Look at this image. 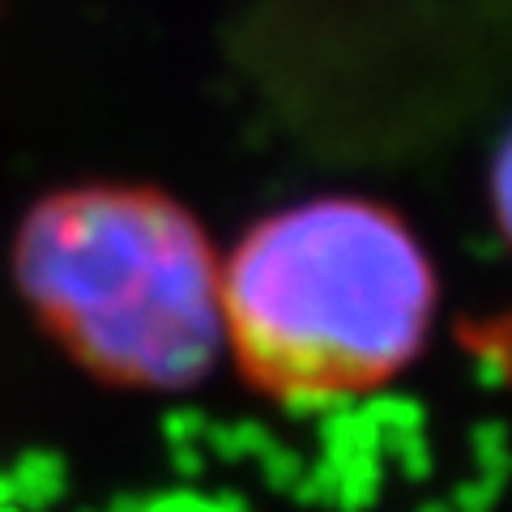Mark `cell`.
<instances>
[{"label": "cell", "instance_id": "obj_1", "mask_svg": "<svg viewBox=\"0 0 512 512\" xmlns=\"http://www.w3.org/2000/svg\"><path fill=\"white\" fill-rule=\"evenodd\" d=\"M436 303L419 235L363 197L295 201L222 256V350L278 402L350 397L402 376L423 355Z\"/></svg>", "mask_w": 512, "mask_h": 512}, {"label": "cell", "instance_id": "obj_2", "mask_svg": "<svg viewBox=\"0 0 512 512\" xmlns=\"http://www.w3.org/2000/svg\"><path fill=\"white\" fill-rule=\"evenodd\" d=\"M13 286L86 376L175 393L222 355V252L180 197L86 180L30 201L13 231Z\"/></svg>", "mask_w": 512, "mask_h": 512}, {"label": "cell", "instance_id": "obj_3", "mask_svg": "<svg viewBox=\"0 0 512 512\" xmlns=\"http://www.w3.org/2000/svg\"><path fill=\"white\" fill-rule=\"evenodd\" d=\"M495 210H500V222L512 239V137L500 150V163H495Z\"/></svg>", "mask_w": 512, "mask_h": 512}]
</instances>
